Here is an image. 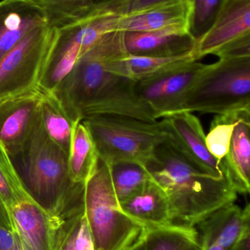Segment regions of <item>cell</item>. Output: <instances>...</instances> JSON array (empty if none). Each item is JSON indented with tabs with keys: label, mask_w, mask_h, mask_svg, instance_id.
I'll return each instance as SVG.
<instances>
[{
	"label": "cell",
	"mask_w": 250,
	"mask_h": 250,
	"mask_svg": "<svg viewBox=\"0 0 250 250\" xmlns=\"http://www.w3.org/2000/svg\"><path fill=\"white\" fill-rule=\"evenodd\" d=\"M124 35L114 31L98 40L51 93L74 124L98 115L157 121L138 96L136 82L120 74V64L129 54Z\"/></svg>",
	"instance_id": "cell-1"
},
{
	"label": "cell",
	"mask_w": 250,
	"mask_h": 250,
	"mask_svg": "<svg viewBox=\"0 0 250 250\" xmlns=\"http://www.w3.org/2000/svg\"><path fill=\"white\" fill-rule=\"evenodd\" d=\"M145 168L168 198L173 224L195 227L237 199L227 177H215L203 170L170 139L157 147Z\"/></svg>",
	"instance_id": "cell-2"
},
{
	"label": "cell",
	"mask_w": 250,
	"mask_h": 250,
	"mask_svg": "<svg viewBox=\"0 0 250 250\" xmlns=\"http://www.w3.org/2000/svg\"><path fill=\"white\" fill-rule=\"evenodd\" d=\"M7 153L26 196L47 214L63 220L85 209V184L72 180L68 154L50 139L41 121Z\"/></svg>",
	"instance_id": "cell-3"
},
{
	"label": "cell",
	"mask_w": 250,
	"mask_h": 250,
	"mask_svg": "<svg viewBox=\"0 0 250 250\" xmlns=\"http://www.w3.org/2000/svg\"><path fill=\"white\" fill-rule=\"evenodd\" d=\"M82 123L92 136L99 160L110 166L127 163L145 167L157 147L170 139L162 120L149 123L126 116L98 115Z\"/></svg>",
	"instance_id": "cell-4"
},
{
	"label": "cell",
	"mask_w": 250,
	"mask_h": 250,
	"mask_svg": "<svg viewBox=\"0 0 250 250\" xmlns=\"http://www.w3.org/2000/svg\"><path fill=\"white\" fill-rule=\"evenodd\" d=\"M85 215L94 250H129L145 233L122 211L113 188L111 167L100 160L85 183Z\"/></svg>",
	"instance_id": "cell-5"
},
{
	"label": "cell",
	"mask_w": 250,
	"mask_h": 250,
	"mask_svg": "<svg viewBox=\"0 0 250 250\" xmlns=\"http://www.w3.org/2000/svg\"><path fill=\"white\" fill-rule=\"evenodd\" d=\"M245 109H250V57L207 64L183 105V111L216 115Z\"/></svg>",
	"instance_id": "cell-6"
},
{
	"label": "cell",
	"mask_w": 250,
	"mask_h": 250,
	"mask_svg": "<svg viewBox=\"0 0 250 250\" xmlns=\"http://www.w3.org/2000/svg\"><path fill=\"white\" fill-rule=\"evenodd\" d=\"M54 32L50 23L35 27L0 60V100L38 88Z\"/></svg>",
	"instance_id": "cell-7"
},
{
	"label": "cell",
	"mask_w": 250,
	"mask_h": 250,
	"mask_svg": "<svg viewBox=\"0 0 250 250\" xmlns=\"http://www.w3.org/2000/svg\"><path fill=\"white\" fill-rule=\"evenodd\" d=\"M206 66L196 60L172 66L136 82V93L157 120L168 117L183 111L186 96Z\"/></svg>",
	"instance_id": "cell-8"
},
{
	"label": "cell",
	"mask_w": 250,
	"mask_h": 250,
	"mask_svg": "<svg viewBox=\"0 0 250 250\" xmlns=\"http://www.w3.org/2000/svg\"><path fill=\"white\" fill-rule=\"evenodd\" d=\"M250 35V0H222L208 27L196 38L195 52L199 61Z\"/></svg>",
	"instance_id": "cell-9"
},
{
	"label": "cell",
	"mask_w": 250,
	"mask_h": 250,
	"mask_svg": "<svg viewBox=\"0 0 250 250\" xmlns=\"http://www.w3.org/2000/svg\"><path fill=\"white\" fill-rule=\"evenodd\" d=\"M42 91L0 100V143L10 151L22 145L41 122Z\"/></svg>",
	"instance_id": "cell-10"
},
{
	"label": "cell",
	"mask_w": 250,
	"mask_h": 250,
	"mask_svg": "<svg viewBox=\"0 0 250 250\" xmlns=\"http://www.w3.org/2000/svg\"><path fill=\"white\" fill-rule=\"evenodd\" d=\"M170 140L203 170L217 178L227 177L224 162L219 161L208 151L205 134L199 119L192 112L179 111L162 118Z\"/></svg>",
	"instance_id": "cell-11"
},
{
	"label": "cell",
	"mask_w": 250,
	"mask_h": 250,
	"mask_svg": "<svg viewBox=\"0 0 250 250\" xmlns=\"http://www.w3.org/2000/svg\"><path fill=\"white\" fill-rule=\"evenodd\" d=\"M10 214L23 250H54L62 220L51 217L29 199L13 206Z\"/></svg>",
	"instance_id": "cell-12"
},
{
	"label": "cell",
	"mask_w": 250,
	"mask_h": 250,
	"mask_svg": "<svg viewBox=\"0 0 250 250\" xmlns=\"http://www.w3.org/2000/svg\"><path fill=\"white\" fill-rule=\"evenodd\" d=\"M195 39L189 26H174L151 32H125L129 54L147 57H173L195 49Z\"/></svg>",
	"instance_id": "cell-13"
},
{
	"label": "cell",
	"mask_w": 250,
	"mask_h": 250,
	"mask_svg": "<svg viewBox=\"0 0 250 250\" xmlns=\"http://www.w3.org/2000/svg\"><path fill=\"white\" fill-rule=\"evenodd\" d=\"M48 23L45 10L32 0L0 1V60L32 29Z\"/></svg>",
	"instance_id": "cell-14"
},
{
	"label": "cell",
	"mask_w": 250,
	"mask_h": 250,
	"mask_svg": "<svg viewBox=\"0 0 250 250\" xmlns=\"http://www.w3.org/2000/svg\"><path fill=\"white\" fill-rule=\"evenodd\" d=\"M120 206L126 215L145 230L173 224L168 198L151 176L136 193Z\"/></svg>",
	"instance_id": "cell-15"
},
{
	"label": "cell",
	"mask_w": 250,
	"mask_h": 250,
	"mask_svg": "<svg viewBox=\"0 0 250 250\" xmlns=\"http://www.w3.org/2000/svg\"><path fill=\"white\" fill-rule=\"evenodd\" d=\"M193 1L171 0L120 17L118 30L124 32H151L174 26L191 29Z\"/></svg>",
	"instance_id": "cell-16"
},
{
	"label": "cell",
	"mask_w": 250,
	"mask_h": 250,
	"mask_svg": "<svg viewBox=\"0 0 250 250\" xmlns=\"http://www.w3.org/2000/svg\"><path fill=\"white\" fill-rule=\"evenodd\" d=\"M250 223V205L242 209L234 203L219 208L197 225L202 245H216L228 250Z\"/></svg>",
	"instance_id": "cell-17"
},
{
	"label": "cell",
	"mask_w": 250,
	"mask_h": 250,
	"mask_svg": "<svg viewBox=\"0 0 250 250\" xmlns=\"http://www.w3.org/2000/svg\"><path fill=\"white\" fill-rule=\"evenodd\" d=\"M250 109L238 111L230 148L224 162L237 193L250 192Z\"/></svg>",
	"instance_id": "cell-18"
},
{
	"label": "cell",
	"mask_w": 250,
	"mask_h": 250,
	"mask_svg": "<svg viewBox=\"0 0 250 250\" xmlns=\"http://www.w3.org/2000/svg\"><path fill=\"white\" fill-rule=\"evenodd\" d=\"M99 157L89 130L81 122L75 126L68 155L69 173L76 183L85 184L93 175Z\"/></svg>",
	"instance_id": "cell-19"
},
{
	"label": "cell",
	"mask_w": 250,
	"mask_h": 250,
	"mask_svg": "<svg viewBox=\"0 0 250 250\" xmlns=\"http://www.w3.org/2000/svg\"><path fill=\"white\" fill-rule=\"evenodd\" d=\"M145 250H203L195 227L171 224L145 230Z\"/></svg>",
	"instance_id": "cell-20"
},
{
	"label": "cell",
	"mask_w": 250,
	"mask_h": 250,
	"mask_svg": "<svg viewBox=\"0 0 250 250\" xmlns=\"http://www.w3.org/2000/svg\"><path fill=\"white\" fill-rule=\"evenodd\" d=\"M43 93L41 124L50 139L69 155L73 129L77 124L70 121L52 94Z\"/></svg>",
	"instance_id": "cell-21"
},
{
	"label": "cell",
	"mask_w": 250,
	"mask_h": 250,
	"mask_svg": "<svg viewBox=\"0 0 250 250\" xmlns=\"http://www.w3.org/2000/svg\"><path fill=\"white\" fill-rule=\"evenodd\" d=\"M54 250H94L85 209L61 220L57 229Z\"/></svg>",
	"instance_id": "cell-22"
},
{
	"label": "cell",
	"mask_w": 250,
	"mask_h": 250,
	"mask_svg": "<svg viewBox=\"0 0 250 250\" xmlns=\"http://www.w3.org/2000/svg\"><path fill=\"white\" fill-rule=\"evenodd\" d=\"M195 60L198 61L192 50L173 57H147L129 54L125 60V64L127 77L137 82L172 66Z\"/></svg>",
	"instance_id": "cell-23"
},
{
	"label": "cell",
	"mask_w": 250,
	"mask_h": 250,
	"mask_svg": "<svg viewBox=\"0 0 250 250\" xmlns=\"http://www.w3.org/2000/svg\"><path fill=\"white\" fill-rule=\"evenodd\" d=\"M111 167L112 182L119 204L136 193L151 178L145 167L133 163H119Z\"/></svg>",
	"instance_id": "cell-24"
},
{
	"label": "cell",
	"mask_w": 250,
	"mask_h": 250,
	"mask_svg": "<svg viewBox=\"0 0 250 250\" xmlns=\"http://www.w3.org/2000/svg\"><path fill=\"white\" fill-rule=\"evenodd\" d=\"M238 111L216 115L205 135L207 148L219 161L223 162L228 152Z\"/></svg>",
	"instance_id": "cell-25"
},
{
	"label": "cell",
	"mask_w": 250,
	"mask_h": 250,
	"mask_svg": "<svg viewBox=\"0 0 250 250\" xmlns=\"http://www.w3.org/2000/svg\"><path fill=\"white\" fill-rule=\"evenodd\" d=\"M0 197L9 212L13 206L29 199L16 170L2 144L0 143ZM30 200V199H29Z\"/></svg>",
	"instance_id": "cell-26"
},
{
	"label": "cell",
	"mask_w": 250,
	"mask_h": 250,
	"mask_svg": "<svg viewBox=\"0 0 250 250\" xmlns=\"http://www.w3.org/2000/svg\"><path fill=\"white\" fill-rule=\"evenodd\" d=\"M41 6L48 16L49 23L59 26L85 16L90 0H32Z\"/></svg>",
	"instance_id": "cell-27"
},
{
	"label": "cell",
	"mask_w": 250,
	"mask_h": 250,
	"mask_svg": "<svg viewBox=\"0 0 250 250\" xmlns=\"http://www.w3.org/2000/svg\"><path fill=\"white\" fill-rule=\"evenodd\" d=\"M222 0H193L191 35L196 39L208 27Z\"/></svg>",
	"instance_id": "cell-28"
},
{
	"label": "cell",
	"mask_w": 250,
	"mask_h": 250,
	"mask_svg": "<svg viewBox=\"0 0 250 250\" xmlns=\"http://www.w3.org/2000/svg\"><path fill=\"white\" fill-rule=\"evenodd\" d=\"M134 1L135 0H90L89 10L85 16L93 17L126 16L130 12Z\"/></svg>",
	"instance_id": "cell-29"
},
{
	"label": "cell",
	"mask_w": 250,
	"mask_h": 250,
	"mask_svg": "<svg viewBox=\"0 0 250 250\" xmlns=\"http://www.w3.org/2000/svg\"><path fill=\"white\" fill-rule=\"evenodd\" d=\"M17 240L16 232L0 226V250H10Z\"/></svg>",
	"instance_id": "cell-30"
},
{
	"label": "cell",
	"mask_w": 250,
	"mask_h": 250,
	"mask_svg": "<svg viewBox=\"0 0 250 250\" xmlns=\"http://www.w3.org/2000/svg\"><path fill=\"white\" fill-rule=\"evenodd\" d=\"M228 250H250V223L245 226L237 240Z\"/></svg>",
	"instance_id": "cell-31"
},
{
	"label": "cell",
	"mask_w": 250,
	"mask_h": 250,
	"mask_svg": "<svg viewBox=\"0 0 250 250\" xmlns=\"http://www.w3.org/2000/svg\"><path fill=\"white\" fill-rule=\"evenodd\" d=\"M169 1H171V0H135L132 7H131L130 12L128 15L136 13V12L141 11V10H145V9Z\"/></svg>",
	"instance_id": "cell-32"
},
{
	"label": "cell",
	"mask_w": 250,
	"mask_h": 250,
	"mask_svg": "<svg viewBox=\"0 0 250 250\" xmlns=\"http://www.w3.org/2000/svg\"><path fill=\"white\" fill-rule=\"evenodd\" d=\"M0 226L15 232L10 212L3 203L1 197H0Z\"/></svg>",
	"instance_id": "cell-33"
},
{
	"label": "cell",
	"mask_w": 250,
	"mask_h": 250,
	"mask_svg": "<svg viewBox=\"0 0 250 250\" xmlns=\"http://www.w3.org/2000/svg\"><path fill=\"white\" fill-rule=\"evenodd\" d=\"M129 250H145V245H144L143 237L138 241L134 246H132Z\"/></svg>",
	"instance_id": "cell-34"
},
{
	"label": "cell",
	"mask_w": 250,
	"mask_h": 250,
	"mask_svg": "<svg viewBox=\"0 0 250 250\" xmlns=\"http://www.w3.org/2000/svg\"><path fill=\"white\" fill-rule=\"evenodd\" d=\"M203 250H226L219 245H202Z\"/></svg>",
	"instance_id": "cell-35"
},
{
	"label": "cell",
	"mask_w": 250,
	"mask_h": 250,
	"mask_svg": "<svg viewBox=\"0 0 250 250\" xmlns=\"http://www.w3.org/2000/svg\"><path fill=\"white\" fill-rule=\"evenodd\" d=\"M16 236H17V234H16ZM10 250H23V247H22V244H21L20 241H19V238H18V236L16 245H15V246Z\"/></svg>",
	"instance_id": "cell-36"
},
{
	"label": "cell",
	"mask_w": 250,
	"mask_h": 250,
	"mask_svg": "<svg viewBox=\"0 0 250 250\" xmlns=\"http://www.w3.org/2000/svg\"><path fill=\"white\" fill-rule=\"evenodd\" d=\"M185 1H193V0H185Z\"/></svg>",
	"instance_id": "cell-37"
}]
</instances>
